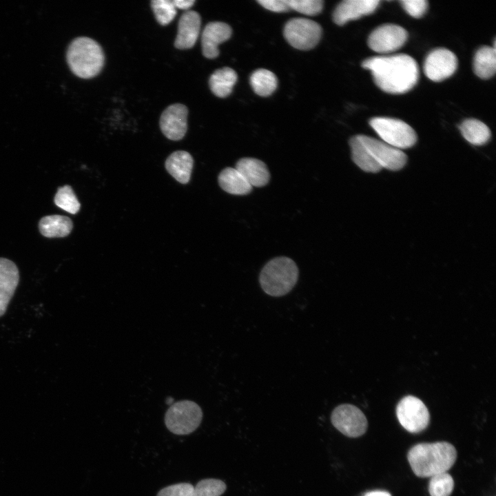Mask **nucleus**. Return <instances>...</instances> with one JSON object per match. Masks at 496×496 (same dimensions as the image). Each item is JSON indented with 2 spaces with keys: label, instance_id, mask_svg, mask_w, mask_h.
I'll return each instance as SVG.
<instances>
[{
  "label": "nucleus",
  "instance_id": "2eb2a0df",
  "mask_svg": "<svg viewBox=\"0 0 496 496\" xmlns=\"http://www.w3.org/2000/svg\"><path fill=\"white\" fill-rule=\"evenodd\" d=\"M231 32V27L225 23L212 21L207 23L201 36L203 56L207 59L217 57L219 54V44L227 41Z\"/></svg>",
  "mask_w": 496,
  "mask_h": 496
},
{
  "label": "nucleus",
  "instance_id": "39448f33",
  "mask_svg": "<svg viewBox=\"0 0 496 496\" xmlns=\"http://www.w3.org/2000/svg\"><path fill=\"white\" fill-rule=\"evenodd\" d=\"M203 418L200 407L194 402L182 400L172 404L165 415V423L172 433L183 435L194 432Z\"/></svg>",
  "mask_w": 496,
  "mask_h": 496
},
{
  "label": "nucleus",
  "instance_id": "bb28decb",
  "mask_svg": "<svg viewBox=\"0 0 496 496\" xmlns=\"http://www.w3.org/2000/svg\"><path fill=\"white\" fill-rule=\"evenodd\" d=\"M55 205L70 214H76L81 207L71 186L65 185L58 188L54 199Z\"/></svg>",
  "mask_w": 496,
  "mask_h": 496
},
{
  "label": "nucleus",
  "instance_id": "e433bc0d",
  "mask_svg": "<svg viewBox=\"0 0 496 496\" xmlns=\"http://www.w3.org/2000/svg\"><path fill=\"white\" fill-rule=\"evenodd\" d=\"M173 401H174V400H173L172 397H167V400H166V403H167V404H171V405H172V403H173Z\"/></svg>",
  "mask_w": 496,
  "mask_h": 496
},
{
  "label": "nucleus",
  "instance_id": "473e14b6",
  "mask_svg": "<svg viewBox=\"0 0 496 496\" xmlns=\"http://www.w3.org/2000/svg\"><path fill=\"white\" fill-rule=\"evenodd\" d=\"M404 10L414 18L422 17L428 8L426 0H402L400 1Z\"/></svg>",
  "mask_w": 496,
  "mask_h": 496
},
{
  "label": "nucleus",
  "instance_id": "c9c22d12",
  "mask_svg": "<svg viewBox=\"0 0 496 496\" xmlns=\"http://www.w3.org/2000/svg\"><path fill=\"white\" fill-rule=\"evenodd\" d=\"M364 496H391V495L386 491L374 490L367 493Z\"/></svg>",
  "mask_w": 496,
  "mask_h": 496
},
{
  "label": "nucleus",
  "instance_id": "b1692460",
  "mask_svg": "<svg viewBox=\"0 0 496 496\" xmlns=\"http://www.w3.org/2000/svg\"><path fill=\"white\" fill-rule=\"evenodd\" d=\"M459 130L464 138L474 145L486 144L491 136L488 127L475 118L465 119L459 125Z\"/></svg>",
  "mask_w": 496,
  "mask_h": 496
},
{
  "label": "nucleus",
  "instance_id": "412c9836",
  "mask_svg": "<svg viewBox=\"0 0 496 496\" xmlns=\"http://www.w3.org/2000/svg\"><path fill=\"white\" fill-rule=\"evenodd\" d=\"M220 187L234 195H246L252 189L251 185L236 168L227 167L218 176Z\"/></svg>",
  "mask_w": 496,
  "mask_h": 496
},
{
  "label": "nucleus",
  "instance_id": "7c9ffc66",
  "mask_svg": "<svg viewBox=\"0 0 496 496\" xmlns=\"http://www.w3.org/2000/svg\"><path fill=\"white\" fill-rule=\"evenodd\" d=\"M288 3L291 10L313 16L321 12L324 2L322 0H288Z\"/></svg>",
  "mask_w": 496,
  "mask_h": 496
},
{
  "label": "nucleus",
  "instance_id": "0eeeda50",
  "mask_svg": "<svg viewBox=\"0 0 496 496\" xmlns=\"http://www.w3.org/2000/svg\"><path fill=\"white\" fill-rule=\"evenodd\" d=\"M287 41L294 48L307 50L319 42L322 28L316 21L305 18H293L287 22L283 31Z\"/></svg>",
  "mask_w": 496,
  "mask_h": 496
},
{
  "label": "nucleus",
  "instance_id": "5701e85b",
  "mask_svg": "<svg viewBox=\"0 0 496 496\" xmlns=\"http://www.w3.org/2000/svg\"><path fill=\"white\" fill-rule=\"evenodd\" d=\"M473 70L482 79L493 77L496 71V50L486 45L479 48L474 56Z\"/></svg>",
  "mask_w": 496,
  "mask_h": 496
},
{
  "label": "nucleus",
  "instance_id": "393cba45",
  "mask_svg": "<svg viewBox=\"0 0 496 496\" xmlns=\"http://www.w3.org/2000/svg\"><path fill=\"white\" fill-rule=\"evenodd\" d=\"M351 156L353 162L363 171L376 173L382 169L373 160L359 135L349 140Z\"/></svg>",
  "mask_w": 496,
  "mask_h": 496
},
{
  "label": "nucleus",
  "instance_id": "aec40b11",
  "mask_svg": "<svg viewBox=\"0 0 496 496\" xmlns=\"http://www.w3.org/2000/svg\"><path fill=\"white\" fill-rule=\"evenodd\" d=\"M73 227L71 219L65 216L50 215L41 218L40 233L47 238H62L70 234Z\"/></svg>",
  "mask_w": 496,
  "mask_h": 496
},
{
  "label": "nucleus",
  "instance_id": "9b49d317",
  "mask_svg": "<svg viewBox=\"0 0 496 496\" xmlns=\"http://www.w3.org/2000/svg\"><path fill=\"white\" fill-rule=\"evenodd\" d=\"M408 38L406 30L395 24L386 23L374 29L368 37L369 47L378 53H390L402 48Z\"/></svg>",
  "mask_w": 496,
  "mask_h": 496
},
{
  "label": "nucleus",
  "instance_id": "dca6fc26",
  "mask_svg": "<svg viewBox=\"0 0 496 496\" xmlns=\"http://www.w3.org/2000/svg\"><path fill=\"white\" fill-rule=\"evenodd\" d=\"M19 281V271L15 263L0 258V317L6 313Z\"/></svg>",
  "mask_w": 496,
  "mask_h": 496
},
{
  "label": "nucleus",
  "instance_id": "f03ea898",
  "mask_svg": "<svg viewBox=\"0 0 496 496\" xmlns=\"http://www.w3.org/2000/svg\"><path fill=\"white\" fill-rule=\"evenodd\" d=\"M413 473L420 477H428L446 472L454 464L457 451L446 442L421 443L413 446L407 455Z\"/></svg>",
  "mask_w": 496,
  "mask_h": 496
},
{
  "label": "nucleus",
  "instance_id": "f3484780",
  "mask_svg": "<svg viewBox=\"0 0 496 496\" xmlns=\"http://www.w3.org/2000/svg\"><path fill=\"white\" fill-rule=\"evenodd\" d=\"M201 25L200 14L194 10L185 11L180 17L174 46L180 50L192 48L198 37Z\"/></svg>",
  "mask_w": 496,
  "mask_h": 496
},
{
  "label": "nucleus",
  "instance_id": "6ab92c4d",
  "mask_svg": "<svg viewBox=\"0 0 496 496\" xmlns=\"http://www.w3.org/2000/svg\"><path fill=\"white\" fill-rule=\"evenodd\" d=\"M193 163L194 161L189 153L176 151L168 156L165 161V167L176 180L185 184L190 179Z\"/></svg>",
  "mask_w": 496,
  "mask_h": 496
},
{
  "label": "nucleus",
  "instance_id": "f257e3e1",
  "mask_svg": "<svg viewBox=\"0 0 496 496\" xmlns=\"http://www.w3.org/2000/svg\"><path fill=\"white\" fill-rule=\"evenodd\" d=\"M364 69L371 71L375 84L389 94H404L417 83L418 66L413 58L405 54L378 56L364 59Z\"/></svg>",
  "mask_w": 496,
  "mask_h": 496
},
{
  "label": "nucleus",
  "instance_id": "2f4dec72",
  "mask_svg": "<svg viewBox=\"0 0 496 496\" xmlns=\"http://www.w3.org/2000/svg\"><path fill=\"white\" fill-rule=\"evenodd\" d=\"M194 486L187 482L166 486L158 491L156 496H193Z\"/></svg>",
  "mask_w": 496,
  "mask_h": 496
},
{
  "label": "nucleus",
  "instance_id": "20e7f679",
  "mask_svg": "<svg viewBox=\"0 0 496 496\" xmlns=\"http://www.w3.org/2000/svg\"><path fill=\"white\" fill-rule=\"evenodd\" d=\"M298 278V267L291 259L278 257L269 261L260 274V284L268 295L280 297L288 293Z\"/></svg>",
  "mask_w": 496,
  "mask_h": 496
},
{
  "label": "nucleus",
  "instance_id": "f8f14e48",
  "mask_svg": "<svg viewBox=\"0 0 496 496\" xmlns=\"http://www.w3.org/2000/svg\"><path fill=\"white\" fill-rule=\"evenodd\" d=\"M457 68L455 54L446 48H436L426 56L424 63L425 75L435 82L442 81L452 76Z\"/></svg>",
  "mask_w": 496,
  "mask_h": 496
},
{
  "label": "nucleus",
  "instance_id": "4be33fe9",
  "mask_svg": "<svg viewBox=\"0 0 496 496\" xmlns=\"http://www.w3.org/2000/svg\"><path fill=\"white\" fill-rule=\"evenodd\" d=\"M238 79L235 70L225 67L215 70L210 76L209 85L211 92L218 97L229 96Z\"/></svg>",
  "mask_w": 496,
  "mask_h": 496
},
{
  "label": "nucleus",
  "instance_id": "7ed1b4c3",
  "mask_svg": "<svg viewBox=\"0 0 496 496\" xmlns=\"http://www.w3.org/2000/svg\"><path fill=\"white\" fill-rule=\"evenodd\" d=\"M67 61L72 72L83 79H90L101 71L105 56L101 46L91 38L74 39L67 51Z\"/></svg>",
  "mask_w": 496,
  "mask_h": 496
},
{
  "label": "nucleus",
  "instance_id": "a211bd4d",
  "mask_svg": "<svg viewBox=\"0 0 496 496\" xmlns=\"http://www.w3.org/2000/svg\"><path fill=\"white\" fill-rule=\"evenodd\" d=\"M245 177L251 187L266 185L270 174L266 165L260 160L254 158L240 159L235 167Z\"/></svg>",
  "mask_w": 496,
  "mask_h": 496
},
{
  "label": "nucleus",
  "instance_id": "f704fd0d",
  "mask_svg": "<svg viewBox=\"0 0 496 496\" xmlns=\"http://www.w3.org/2000/svg\"><path fill=\"white\" fill-rule=\"evenodd\" d=\"M176 8L188 10L195 3V0H173L172 1Z\"/></svg>",
  "mask_w": 496,
  "mask_h": 496
},
{
  "label": "nucleus",
  "instance_id": "c756f323",
  "mask_svg": "<svg viewBox=\"0 0 496 496\" xmlns=\"http://www.w3.org/2000/svg\"><path fill=\"white\" fill-rule=\"evenodd\" d=\"M151 7L156 19L162 25L169 24L176 15V8L170 0H153Z\"/></svg>",
  "mask_w": 496,
  "mask_h": 496
},
{
  "label": "nucleus",
  "instance_id": "6e6552de",
  "mask_svg": "<svg viewBox=\"0 0 496 496\" xmlns=\"http://www.w3.org/2000/svg\"><path fill=\"white\" fill-rule=\"evenodd\" d=\"M396 415L400 424L412 433L424 430L430 420L426 405L421 400L413 395L405 396L398 402Z\"/></svg>",
  "mask_w": 496,
  "mask_h": 496
},
{
  "label": "nucleus",
  "instance_id": "1a4fd4ad",
  "mask_svg": "<svg viewBox=\"0 0 496 496\" xmlns=\"http://www.w3.org/2000/svg\"><path fill=\"white\" fill-rule=\"evenodd\" d=\"M331 421L337 430L349 437L362 435L368 427V422L363 412L350 404L336 406L331 413Z\"/></svg>",
  "mask_w": 496,
  "mask_h": 496
},
{
  "label": "nucleus",
  "instance_id": "72a5a7b5",
  "mask_svg": "<svg viewBox=\"0 0 496 496\" xmlns=\"http://www.w3.org/2000/svg\"><path fill=\"white\" fill-rule=\"evenodd\" d=\"M263 8L274 12H286L291 10L288 0H258Z\"/></svg>",
  "mask_w": 496,
  "mask_h": 496
},
{
  "label": "nucleus",
  "instance_id": "c85d7f7f",
  "mask_svg": "<svg viewBox=\"0 0 496 496\" xmlns=\"http://www.w3.org/2000/svg\"><path fill=\"white\" fill-rule=\"evenodd\" d=\"M226 489L225 483L220 479H204L194 486L193 496H220Z\"/></svg>",
  "mask_w": 496,
  "mask_h": 496
},
{
  "label": "nucleus",
  "instance_id": "cd10ccee",
  "mask_svg": "<svg viewBox=\"0 0 496 496\" xmlns=\"http://www.w3.org/2000/svg\"><path fill=\"white\" fill-rule=\"evenodd\" d=\"M453 488V479L446 472L431 477L428 484V492L431 496H449Z\"/></svg>",
  "mask_w": 496,
  "mask_h": 496
},
{
  "label": "nucleus",
  "instance_id": "9d476101",
  "mask_svg": "<svg viewBox=\"0 0 496 496\" xmlns=\"http://www.w3.org/2000/svg\"><path fill=\"white\" fill-rule=\"evenodd\" d=\"M359 136L373 160L382 169L395 171L405 165L407 156L402 149L373 137L362 134Z\"/></svg>",
  "mask_w": 496,
  "mask_h": 496
},
{
  "label": "nucleus",
  "instance_id": "423d86ee",
  "mask_svg": "<svg viewBox=\"0 0 496 496\" xmlns=\"http://www.w3.org/2000/svg\"><path fill=\"white\" fill-rule=\"evenodd\" d=\"M369 123L382 141L397 149L411 147L417 141L415 130L402 120L373 117Z\"/></svg>",
  "mask_w": 496,
  "mask_h": 496
},
{
  "label": "nucleus",
  "instance_id": "ddd939ff",
  "mask_svg": "<svg viewBox=\"0 0 496 496\" xmlns=\"http://www.w3.org/2000/svg\"><path fill=\"white\" fill-rule=\"evenodd\" d=\"M187 107L180 103L168 106L162 113L160 127L163 134L169 139H182L187 130Z\"/></svg>",
  "mask_w": 496,
  "mask_h": 496
},
{
  "label": "nucleus",
  "instance_id": "4468645a",
  "mask_svg": "<svg viewBox=\"0 0 496 496\" xmlns=\"http://www.w3.org/2000/svg\"><path fill=\"white\" fill-rule=\"evenodd\" d=\"M378 0H344L340 2L333 13V20L338 25L371 14L378 8Z\"/></svg>",
  "mask_w": 496,
  "mask_h": 496
},
{
  "label": "nucleus",
  "instance_id": "a878e982",
  "mask_svg": "<svg viewBox=\"0 0 496 496\" xmlns=\"http://www.w3.org/2000/svg\"><path fill=\"white\" fill-rule=\"evenodd\" d=\"M249 81L254 92L260 96L271 95L278 85L276 76L266 69L255 70L250 76Z\"/></svg>",
  "mask_w": 496,
  "mask_h": 496
}]
</instances>
